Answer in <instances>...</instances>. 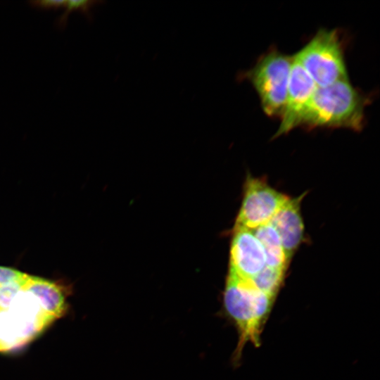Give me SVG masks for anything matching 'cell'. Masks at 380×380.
Here are the masks:
<instances>
[{"label": "cell", "instance_id": "obj_1", "mask_svg": "<svg viewBox=\"0 0 380 380\" xmlns=\"http://www.w3.org/2000/svg\"><path fill=\"white\" fill-rule=\"evenodd\" d=\"M371 101L349 80L317 87L300 113L296 127L343 128L359 132L365 125V110Z\"/></svg>", "mask_w": 380, "mask_h": 380}, {"label": "cell", "instance_id": "obj_2", "mask_svg": "<svg viewBox=\"0 0 380 380\" xmlns=\"http://www.w3.org/2000/svg\"><path fill=\"white\" fill-rule=\"evenodd\" d=\"M275 298L256 289L249 280L229 273L223 294L224 308L239 333L235 356L239 358L245 345L260 343L262 329Z\"/></svg>", "mask_w": 380, "mask_h": 380}, {"label": "cell", "instance_id": "obj_3", "mask_svg": "<svg viewBox=\"0 0 380 380\" xmlns=\"http://www.w3.org/2000/svg\"><path fill=\"white\" fill-rule=\"evenodd\" d=\"M293 61V56L272 47L259 58L252 68L241 74V79L251 82L263 112L270 118H281L284 113Z\"/></svg>", "mask_w": 380, "mask_h": 380}, {"label": "cell", "instance_id": "obj_4", "mask_svg": "<svg viewBox=\"0 0 380 380\" xmlns=\"http://www.w3.org/2000/svg\"><path fill=\"white\" fill-rule=\"evenodd\" d=\"M293 56L319 87L349 80L344 44L336 29H319Z\"/></svg>", "mask_w": 380, "mask_h": 380}, {"label": "cell", "instance_id": "obj_5", "mask_svg": "<svg viewBox=\"0 0 380 380\" xmlns=\"http://www.w3.org/2000/svg\"><path fill=\"white\" fill-rule=\"evenodd\" d=\"M289 198L265 179L248 175L235 227L254 229L269 223Z\"/></svg>", "mask_w": 380, "mask_h": 380}, {"label": "cell", "instance_id": "obj_6", "mask_svg": "<svg viewBox=\"0 0 380 380\" xmlns=\"http://www.w3.org/2000/svg\"><path fill=\"white\" fill-rule=\"evenodd\" d=\"M266 266L264 249L251 229L235 227L229 273L250 280Z\"/></svg>", "mask_w": 380, "mask_h": 380}, {"label": "cell", "instance_id": "obj_7", "mask_svg": "<svg viewBox=\"0 0 380 380\" xmlns=\"http://www.w3.org/2000/svg\"><path fill=\"white\" fill-rule=\"evenodd\" d=\"M317 86L293 56L286 106L280 125L273 138L286 134L296 127L298 119Z\"/></svg>", "mask_w": 380, "mask_h": 380}, {"label": "cell", "instance_id": "obj_8", "mask_svg": "<svg viewBox=\"0 0 380 380\" xmlns=\"http://www.w3.org/2000/svg\"><path fill=\"white\" fill-rule=\"evenodd\" d=\"M305 194L289 198L270 222L280 237L289 262L304 238L300 204Z\"/></svg>", "mask_w": 380, "mask_h": 380}, {"label": "cell", "instance_id": "obj_9", "mask_svg": "<svg viewBox=\"0 0 380 380\" xmlns=\"http://www.w3.org/2000/svg\"><path fill=\"white\" fill-rule=\"evenodd\" d=\"M23 289L32 293L43 311L54 319L65 314L68 309L66 293L57 282L27 275Z\"/></svg>", "mask_w": 380, "mask_h": 380}, {"label": "cell", "instance_id": "obj_10", "mask_svg": "<svg viewBox=\"0 0 380 380\" xmlns=\"http://www.w3.org/2000/svg\"><path fill=\"white\" fill-rule=\"evenodd\" d=\"M251 230L264 249L266 266L286 271L289 262L280 237L273 225L269 222Z\"/></svg>", "mask_w": 380, "mask_h": 380}, {"label": "cell", "instance_id": "obj_11", "mask_svg": "<svg viewBox=\"0 0 380 380\" xmlns=\"http://www.w3.org/2000/svg\"><path fill=\"white\" fill-rule=\"evenodd\" d=\"M284 270L265 266L249 281L258 290L276 298L285 276Z\"/></svg>", "mask_w": 380, "mask_h": 380}, {"label": "cell", "instance_id": "obj_12", "mask_svg": "<svg viewBox=\"0 0 380 380\" xmlns=\"http://www.w3.org/2000/svg\"><path fill=\"white\" fill-rule=\"evenodd\" d=\"M97 1H65L63 7L65 8V12L61 14L56 20V25L58 28L63 29L66 26L67 20L70 12L74 10L80 11L87 16H89V11L94 4H99Z\"/></svg>", "mask_w": 380, "mask_h": 380}, {"label": "cell", "instance_id": "obj_13", "mask_svg": "<svg viewBox=\"0 0 380 380\" xmlns=\"http://www.w3.org/2000/svg\"><path fill=\"white\" fill-rule=\"evenodd\" d=\"M27 277L22 280L0 286V311L8 309L15 295L23 289Z\"/></svg>", "mask_w": 380, "mask_h": 380}, {"label": "cell", "instance_id": "obj_14", "mask_svg": "<svg viewBox=\"0 0 380 380\" xmlns=\"http://www.w3.org/2000/svg\"><path fill=\"white\" fill-rule=\"evenodd\" d=\"M26 276L27 274L13 268L0 266V286L22 280Z\"/></svg>", "mask_w": 380, "mask_h": 380}, {"label": "cell", "instance_id": "obj_15", "mask_svg": "<svg viewBox=\"0 0 380 380\" xmlns=\"http://www.w3.org/2000/svg\"><path fill=\"white\" fill-rule=\"evenodd\" d=\"M65 1H53V0H40L31 1L29 4L34 7L44 9H57L63 7Z\"/></svg>", "mask_w": 380, "mask_h": 380}]
</instances>
